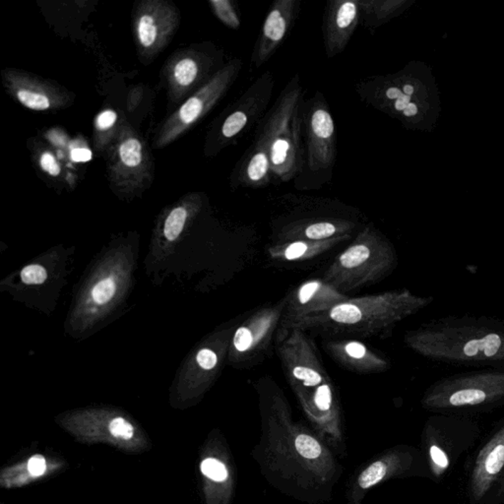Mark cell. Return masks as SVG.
Wrapping results in <instances>:
<instances>
[{
    "instance_id": "cell-38",
    "label": "cell",
    "mask_w": 504,
    "mask_h": 504,
    "mask_svg": "<svg viewBox=\"0 0 504 504\" xmlns=\"http://www.w3.org/2000/svg\"><path fill=\"white\" fill-rule=\"evenodd\" d=\"M493 496H495V500H504V474L501 477L500 483L496 486L495 491H493Z\"/></svg>"
},
{
    "instance_id": "cell-16",
    "label": "cell",
    "mask_w": 504,
    "mask_h": 504,
    "mask_svg": "<svg viewBox=\"0 0 504 504\" xmlns=\"http://www.w3.org/2000/svg\"><path fill=\"white\" fill-rule=\"evenodd\" d=\"M326 349L340 365L354 372H381L390 368L385 358L376 355L362 342L355 340L327 342Z\"/></svg>"
},
{
    "instance_id": "cell-28",
    "label": "cell",
    "mask_w": 504,
    "mask_h": 504,
    "mask_svg": "<svg viewBox=\"0 0 504 504\" xmlns=\"http://www.w3.org/2000/svg\"><path fill=\"white\" fill-rule=\"evenodd\" d=\"M138 37L143 47H152L157 39V27L154 25V19L150 15H144L140 18L138 25Z\"/></svg>"
},
{
    "instance_id": "cell-12",
    "label": "cell",
    "mask_w": 504,
    "mask_h": 504,
    "mask_svg": "<svg viewBox=\"0 0 504 504\" xmlns=\"http://www.w3.org/2000/svg\"><path fill=\"white\" fill-rule=\"evenodd\" d=\"M348 299L349 296L323 280H311L301 284L286 296L285 309L276 333V343L283 340L294 325L304 317L329 311Z\"/></svg>"
},
{
    "instance_id": "cell-11",
    "label": "cell",
    "mask_w": 504,
    "mask_h": 504,
    "mask_svg": "<svg viewBox=\"0 0 504 504\" xmlns=\"http://www.w3.org/2000/svg\"><path fill=\"white\" fill-rule=\"evenodd\" d=\"M311 343L299 328L291 329L277 343L286 378L295 391L318 387L329 378Z\"/></svg>"
},
{
    "instance_id": "cell-9",
    "label": "cell",
    "mask_w": 504,
    "mask_h": 504,
    "mask_svg": "<svg viewBox=\"0 0 504 504\" xmlns=\"http://www.w3.org/2000/svg\"><path fill=\"white\" fill-rule=\"evenodd\" d=\"M275 89V77L265 71L235 102L227 111L218 129L220 148L235 144L252 127H257L267 114Z\"/></svg>"
},
{
    "instance_id": "cell-17",
    "label": "cell",
    "mask_w": 504,
    "mask_h": 504,
    "mask_svg": "<svg viewBox=\"0 0 504 504\" xmlns=\"http://www.w3.org/2000/svg\"><path fill=\"white\" fill-rule=\"evenodd\" d=\"M273 183L272 166L268 150L252 142L234 173L232 183L244 188H264Z\"/></svg>"
},
{
    "instance_id": "cell-27",
    "label": "cell",
    "mask_w": 504,
    "mask_h": 504,
    "mask_svg": "<svg viewBox=\"0 0 504 504\" xmlns=\"http://www.w3.org/2000/svg\"><path fill=\"white\" fill-rule=\"evenodd\" d=\"M17 98L20 103L33 109V111H45L50 107V100L45 95L37 93L30 90H20L17 92Z\"/></svg>"
},
{
    "instance_id": "cell-6",
    "label": "cell",
    "mask_w": 504,
    "mask_h": 504,
    "mask_svg": "<svg viewBox=\"0 0 504 504\" xmlns=\"http://www.w3.org/2000/svg\"><path fill=\"white\" fill-rule=\"evenodd\" d=\"M303 135L304 167L295 188L316 191L331 181L337 159L336 124L321 92L304 102Z\"/></svg>"
},
{
    "instance_id": "cell-18",
    "label": "cell",
    "mask_w": 504,
    "mask_h": 504,
    "mask_svg": "<svg viewBox=\"0 0 504 504\" xmlns=\"http://www.w3.org/2000/svg\"><path fill=\"white\" fill-rule=\"evenodd\" d=\"M355 225L350 220L340 218H319L301 220L291 222L284 235L296 237V240L321 242L334 237L350 235Z\"/></svg>"
},
{
    "instance_id": "cell-20",
    "label": "cell",
    "mask_w": 504,
    "mask_h": 504,
    "mask_svg": "<svg viewBox=\"0 0 504 504\" xmlns=\"http://www.w3.org/2000/svg\"><path fill=\"white\" fill-rule=\"evenodd\" d=\"M350 235L345 237H334V239L321 240V242H311V240H295L286 245L283 252V257L286 260L295 261L303 259L306 257H311L318 254L324 250H329L330 247L349 239Z\"/></svg>"
},
{
    "instance_id": "cell-37",
    "label": "cell",
    "mask_w": 504,
    "mask_h": 504,
    "mask_svg": "<svg viewBox=\"0 0 504 504\" xmlns=\"http://www.w3.org/2000/svg\"><path fill=\"white\" fill-rule=\"evenodd\" d=\"M71 160L75 163H87L92 160L93 154L90 149L87 148H76L70 154Z\"/></svg>"
},
{
    "instance_id": "cell-35",
    "label": "cell",
    "mask_w": 504,
    "mask_h": 504,
    "mask_svg": "<svg viewBox=\"0 0 504 504\" xmlns=\"http://www.w3.org/2000/svg\"><path fill=\"white\" fill-rule=\"evenodd\" d=\"M117 119V112L111 111V109H107V111L102 112L98 117V119H97V129L100 130L109 129L112 125L116 124Z\"/></svg>"
},
{
    "instance_id": "cell-1",
    "label": "cell",
    "mask_w": 504,
    "mask_h": 504,
    "mask_svg": "<svg viewBox=\"0 0 504 504\" xmlns=\"http://www.w3.org/2000/svg\"><path fill=\"white\" fill-rule=\"evenodd\" d=\"M404 341L431 362L504 368V321L495 317H441L407 332Z\"/></svg>"
},
{
    "instance_id": "cell-4",
    "label": "cell",
    "mask_w": 504,
    "mask_h": 504,
    "mask_svg": "<svg viewBox=\"0 0 504 504\" xmlns=\"http://www.w3.org/2000/svg\"><path fill=\"white\" fill-rule=\"evenodd\" d=\"M422 405L434 414L470 417L504 407V368H481L434 381Z\"/></svg>"
},
{
    "instance_id": "cell-33",
    "label": "cell",
    "mask_w": 504,
    "mask_h": 504,
    "mask_svg": "<svg viewBox=\"0 0 504 504\" xmlns=\"http://www.w3.org/2000/svg\"><path fill=\"white\" fill-rule=\"evenodd\" d=\"M196 360L199 367H201L205 370H213V368L216 367L217 363H218V355H217L214 350L202 349L199 350L198 354H197Z\"/></svg>"
},
{
    "instance_id": "cell-14",
    "label": "cell",
    "mask_w": 504,
    "mask_h": 504,
    "mask_svg": "<svg viewBox=\"0 0 504 504\" xmlns=\"http://www.w3.org/2000/svg\"><path fill=\"white\" fill-rule=\"evenodd\" d=\"M360 25L359 0H330L327 2L322 25L327 58H336L344 52Z\"/></svg>"
},
{
    "instance_id": "cell-7",
    "label": "cell",
    "mask_w": 504,
    "mask_h": 504,
    "mask_svg": "<svg viewBox=\"0 0 504 504\" xmlns=\"http://www.w3.org/2000/svg\"><path fill=\"white\" fill-rule=\"evenodd\" d=\"M478 422L470 417L434 414L423 431L424 458L432 480L441 482L445 476L480 439Z\"/></svg>"
},
{
    "instance_id": "cell-2",
    "label": "cell",
    "mask_w": 504,
    "mask_h": 504,
    "mask_svg": "<svg viewBox=\"0 0 504 504\" xmlns=\"http://www.w3.org/2000/svg\"><path fill=\"white\" fill-rule=\"evenodd\" d=\"M434 301V296L414 295L406 289L350 298L329 311L304 317L291 329L313 330L326 336H389L398 323Z\"/></svg>"
},
{
    "instance_id": "cell-26",
    "label": "cell",
    "mask_w": 504,
    "mask_h": 504,
    "mask_svg": "<svg viewBox=\"0 0 504 504\" xmlns=\"http://www.w3.org/2000/svg\"><path fill=\"white\" fill-rule=\"evenodd\" d=\"M295 446L299 454L306 459H316L321 455V445L309 434H299L296 437Z\"/></svg>"
},
{
    "instance_id": "cell-36",
    "label": "cell",
    "mask_w": 504,
    "mask_h": 504,
    "mask_svg": "<svg viewBox=\"0 0 504 504\" xmlns=\"http://www.w3.org/2000/svg\"><path fill=\"white\" fill-rule=\"evenodd\" d=\"M45 469H47V463H45V458L41 455L31 458L29 463H28V470L31 474L36 476V477L42 476L45 472Z\"/></svg>"
},
{
    "instance_id": "cell-22",
    "label": "cell",
    "mask_w": 504,
    "mask_h": 504,
    "mask_svg": "<svg viewBox=\"0 0 504 504\" xmlns=\"http://www.w3.org/2000/svg\"><path fill=\"white\" fill-rule=\"evenodd\" d=\"M311 394L312 396H309V397L301 398L304 401V405L311 403L316 407L317 410L323 412V413L330 411L331 407L333 406V391H332L331 383L328 380H325Z\"/></svg>"
},
{
    "instance_id": "cell-34",
    "label": "cell",
    "mask_w": 504,
    "mask_h": 504,
    "mask_svg": "<svg viewBox=\"0 0 504 504\" xmlns=\"http://www.w3.org/2000/svg\"><path fill=\"white\" fill-rule=\"evenodd\" d=\"M41 167L43 170L48 173V175L56 176L60 173V166L58 165V161L53 157L50 153L45 152L41 156Z\"/></svg>"
},
{
    "instance_id": "cell-8",
    "label": "cell",
    "mask_w": 504,
    "mask_h": 504,
    "mask_svg": "<svg viewBox=\"0 0 504 504\" xmlns=\"http://www.w3.org/2000/svg\"><path fill=\"white\" fill-rule=\"evenodd\" d=\"M242 66L244 63L240 58H232L225 68L206 82L201 87L200 90L197 91L191 98H189L175 116L168 120L165 129L161 133L157 146L161 147L168 144L181 133L196 124L199 119L205 117V114H208V112L211 111L219 101H221L222 97L234 85L240 73H242Z\"/></svg>"
},
{
    "instance_id": "cell-23",
    "label": "cell",
    "mask_w": 504,
    "mask_h": 504,
    "mask_svg": "<svg viewBox=\"0 0 504 504\" xmlns=\"http://www.w3.org/2000/svg\"><path fill=\"white\" fill-rule=\"evenodd\" d=\"M173 74H175L176 81L181 86L191 85L199 74L198 63L193 58H184L176 63Z\"/></svg>"
},
{
    "instance_id": "cell-31",
    "label": "cell",
    "mask_w": 504,
    "mask_h": 504,
    "mask_svg": "<svg viewBox=\"0 0 504 504\" xmlns=\"http://www.w3.org/2000/svg\"><path fill=\"white\" fill-rule=\"evenodd\" d=\"M47 278V270L41 265L27 266L21 272L22 281L27 285H40L45 282Z\"/></svg>"
},
{
    "instance_id": "cell-32",
    "label": "cell",
    "mask_w": 504,
    "mask_h": 504,
    "mask_svg": "<svg viewBox=\"0 0 504 504\" xmlns=\"http://www.w3.org/2000/svg\"><path fill=\"white\" fill-rule=\"evenodd\" d=\"M109 431L114 436L130 439L133 436V434H134V429L127 419L116 418L112 419L111 424H109Z\"/></svg>"
},
{
    "instance_id": "cell-29",
    "label": "cell",
    "mask_w": 504,
    "mask_h": 504,
    "mask_svg": "<svg viewBox=\"0 0 504 504\" xmlns=\"http://www.w3.org/2000/svg\"><path fill=\"white\" fill-rule=\"evenodd\" d=\"M201 472L215 482H222L227 478L226 466L214 458H207L201 463Z\"/></svg>"
},
{
    "instance_id": "cell-3",
    "label": "cell",
    "mask_w": 504,
    "mask_h": 504,
    "mask_svg": "<svg viewBox=\"0 0 504 504\" xmlns=\"http://www.w3.org/2000/svg\"><path fill=\"white\" fill-rule=\"evenodd\" d=\"M304 102L306 91L295 74L255 129L253 142L269 152L273 183H291L303 170Z\"/></svg>"
},
{
    "instance_id": "cell-19",
    "label": "cell",
    "mask_w": 504,
    "mask_h": 504,
    "mask_svg": "<svg viewBox=\"0 0 504 504\" xmlns=\"http://www.w3.org/2000/svg\"><path fill=\"white\" fill-rule=\"evenodd\" d=\"M360 25L370 34L385 25L395 15L400 2L392 0H359Z\"/></svg>"
},
{
    "instance_id": "cell-13",
    "label": "cell",
    "mask_w": 504,
    "mask_h": 504,
    "mask_svg": "<svg viewBox=\"0 0 504 504\" xmlns=\"http://www.w3.org/2000/svg\"><path fill=\"white\" fill-rule=\"evenodd\" d=\"M299 0H276L270 6L250 58V71L270 60L285 42L301 10Z\"/></svg>"
},
{
    "instance_id": "cell-30",
    "label": "cell",
    "mask_w": 504,
    "mask_h": 504,
    "mask_svg": "<svg viewBox=\"0 0 504 504\" xmlns=\"http://www.w3.org/2000/svg\"><path fill=\"white\" fill-rule=\"evenodd\" d=\"M116 283L112 279H104L100 281L92 291V298L98 304H107L111 301L112 296L116 294Z\"/></svg>"
},
{
    "instance_id": "cell-25",
    "label": "cell",
    "mask_w": 504,
    "mask_h": 504,
    "mask_svg": "<svg viewBox=\"0 0 504 504\" xmlns=\"http://www.w3.org/2000/svg\"><path fill=\"white\" fill-rule=\"evenodd\" d=\"M186 218H188V211L183 207H178L171 212L167 221H166L165 230H163L166 237L168 240H175L181 235Z\"/></svg>"
},
{
    "instance_id": "cell-15",
    "label": "cell",
    "mask_w": 504,
    "mask_h": 504,
    "mask_svg": "<svg viewBox=\"0 0 504 504\" xmlns=\"http://www.w3.org/2000/svg\"><path fill=\"white\" fill-rule=\"evenodd\" d=\"M286 298L271 308L253 314L235 332L232 345L239 354L250 355L263 349L277 333L285 309Z\"/></svg>"
},
{
    "instance_id": "cell-21",
    "label": "cell",
    "mask_w": 504,
    "mask_h": 504,
    "mask_svg": "<svg viewBox=\"0 0 504 504\" xmlns=\"http://www.w3.org/2000/svg\"><path fill=\"white\" fill-rule=\"evenodd\" d=\"M210 5H211L214 14L225 26L232 30L239 29L242 22H240L239 14H237L232 1L230 0H211Z\"/></svg>"
},
{
    "instance_id": "cell-5",
    "label": "cell",
    "mask_w": 504,
    "mask_h": 504,
    "mask_svg": "<svg viewBox=\"0 0 504 504\" xmlns=\"http://www.w3.org/2000/svg\"><path fill=\"white\" fill-rule=\"evenodd\" d=\"M397 265L395 247L375 227L368 226L330 265L322 280L346 293L382 280Z\"/></svg>"
},
{
    "instance_id": "cell-10",
    "label": "cell",
    "mask_w": 504,
    "mask_h": 504,
    "mask_svg": "<svg viewBox=\"0 0 504 504\" xmlns=\"http://www.w3.org/2000/svg\"><path fill=\"white\" fill-rule=\"evenodd\" d=\"M504 474V417L476 450L468 469L471 504H482L495 491Z\"/></svg>"
},
{
    "instance_id": "cell-24",
    "label": "cell",
    "mask_w": 504,
    "mask_h": 504,
    "mask_svg": "<svg viewBox=\"0 0 504 504\" xmlns=\"http://www.w3.org/2000/svg\"><path fill=\"white\" fill-rule=\"evenodd\" d=\"M122 162L129 168H135L142 162V145L134 138L125 140L119 147Z\"/></svg>"
}]
</instances>
